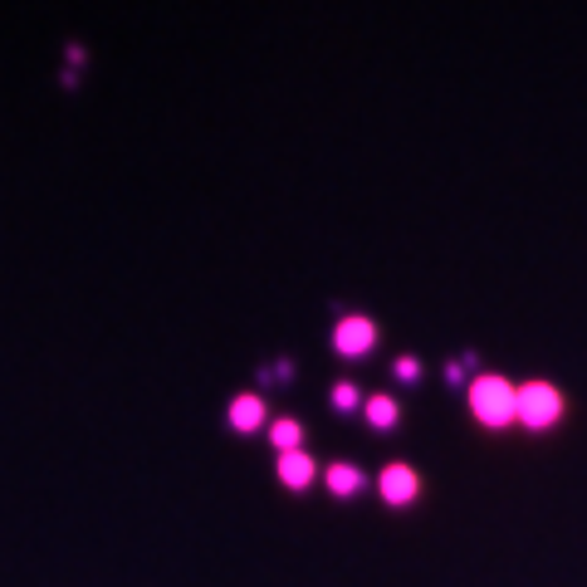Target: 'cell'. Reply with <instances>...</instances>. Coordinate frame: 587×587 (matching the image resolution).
I'll use <instances>...</instances> for the list:
<instances>
[{
    "instance_id": "1",
    "label": "cell",
    "mask_w": 587,
    "mask_h": 587,
    "mask_svg": "<svg viewBox=\"0 0 587 587\" xmlns=\"http://www.w3.org/2000/svg\"><path fill=\"white\" fill-rule=\"evenodd\" d=\"M465 401L479 430H495L499 436V430L519 426V382H509L504 372H479L465 387Z\"/></svg>"
},
{
    "instance_id": "2",
    "label": "cell",
    "mask_w": 587,
    "mask_h": 587,
    "mask_svg": "<svg viewBox=\"0 0 587 587\" xmlns=\"http://www.w3.org/2000/svg\"><path fill=\"white\" fill-rule=\"evenodd\" d=\"M563 421H567V397L558 382H548V377L519 382V430H528V436H553Z\"/></svg>"
},
{
    "instance_id": "3",
    "label": "cell",
    "mask_w": 587,
    "mask_h": 587,
    "mask_svg": "<svg viewBox=\"0 0 587 587\" xmlns=\"http://www.w3.org/2000/svg\"><path fill=\"white\" fill-rule=\"evenodd\" d=\"M377 342H382L377 319H367V313H338L328 348H333V358H342V362H362L377 352Z\"/></svg>"
},
{
    "instance_id": "4",
    "label": "cell",
    "mask_w": 587,
    "mask_h": 587,
    "mask_svg": "<svg viewBox=\"0 0 587 587\" xmlns=\"http://www.w3.org/2000/svg\"><path fill=\"white\" fill-rule=\"evenodd\" d=\"M377 499L387 509H407L421 499V475L411 465H401V460H391V465L377 470Z\"/></svg>"
},
{
    "instance_id": "5",
    "label": "cell",
    "mask_w": 587,
    "mask_h": 587,
    "mask_svg": "<svg viewBox=\"0 0 587 587\" xmlns=\"http://www.w3.org/2000/svg\"><path fill=\"white\" fill-rule=\"evenodd\" d=\"M264 397L260 391H235L230 397V411H225V421H230L235 436H260V430H270V421H264Z\"/></svg>"
},
{
    "instance_id": "6",
    "label": "cell",
    "mask_w": 587,
    "mask_h": 587,
    "mask_svg": "<svg viewBox=\"0 0 587 587\" xmlns=\"http://www.w3.org/2000/svg\"><path fill=\"white\" fill-rule=\"evenodd\" d=\"M274 475H279V485L289 489V495H309L313 479L323 475L319 460L309 455V450H294V455H279V465H274Z\"/></svg>"
},
{
    "instance_id": "7",
    "label": "cell",
    "mask_w": 587,
    "mask_h": 587,
    "mask_svg": "<svg viewBox=\"0 0 587 587\" xmlns=\"http://www.w3.org/2000/svg\"><path fill=\"white\" fill-rule=\"evenodd\" d=\"M323 485H328L333 499H358L372 479H367V470H358L352 460H333V465L323 470Z\"/></svg>"
},
{
    "instance_id": "8",
    "label": "cell",
    "mask_w": 587,
    "mask_h": 587,
    "mask_svg": "<svg viewBox=\"0 0 587 587\" xmlns=\"http://www.w3.org/2000/svg\"><path fill=\"white\" fill-rule=\"evenodd\" d=\"M362 421H367L377 436H391V430L401 426V407L397 397H387V391H377V397H367V407H362Z\"/></svg>"
},
{
    "instance_id": "9",
    "label": "cell",
    "mask_w": 587,
    "mask_h": 587,
    "mask_svg": "<svg viewBox=\"0 0 587 587\" xmlns=\"http://www.w3.org/2000/svg\"><path fill=\"white\" fill-rule=\"evenodd\" d=\"M264 436H270V446L279 450V455H294V450H303V440H309V426L294 416H279V421H270Z\"/></svg>"
},
{
    "instance_id": "10",
    "label": "cell",
    "mask_w": 587,
    "mask_h": 587,
    "mask_svg": "<svg viewBox=\"0 0 587 587\" xmlns=\"http://www.w3.org/2000/svg\"><path fill=\"white\" fill-rule=\"evenodd\" d=\"M328 407L338 411V416H352V411L367 407V397L358 391V382H333V387H328Z\"/></svg>"
},
{
    "instance_id": "11",
    "label": "cell",
    "mask_w": 587,
    "mask_h": 587,
    "mask_svg": "<svg viewBox=\"0 0 587 587\" xmlns=\"http://www.w3.org/2000/svg\"><path fill=\"white\" fill-rule=\"evenodd\" d=\"M391 377H397L401 387H416V382H421V358H411V352H401V358L391 362Z\"/></svg>"
}]
</instances>
